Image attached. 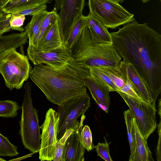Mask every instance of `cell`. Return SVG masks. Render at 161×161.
I'll return each mask as SVG.
<instances>
[{
    "instance_id": "obj_21",
    "label": "cell",
    "mask_w": 161,
    "mask_h": 161,
    "mask_svg": "<svg viewBox=\"0 0 161 161\" xmlns=\"http://www.w3.org/2000/svg\"><path fill=\"white\" fill-rule=\"evenodd\" d=\"M86 24V16L82 15L73 25L65 42L71 50L79 40L84 26Z\"/></svg>"
},
{
    "instance_id": "obj_9",
    "label": "cell",
    "mask_w": 161,
    "mask_h": 161,
    "mask_svg": "<svg viewBox=\"0 0 161 161\" xmlns=\"http://www.w3.org/2000/svg\"><path fill=\"white\" fill-rule=\"evenodd\" d=\"M59 118L55 110L50 108L47 112L43 124L40 127L41 147L39 152L41 161H53L56 143Z\"/></svg>"
},
{
    "instance_id": "obj_20",
    "label": "cell",
    "mask_w": 161,
    "mask_h": 161,
    "mask_svg": "<svg viewBox=\"0 0 161 161\" xmlns=\"http://www.w3.org/2000/svg\"><path fill=\"white\" fill-rule=\"evenodd\" d=\"M124 116L127 129L130 154L129 161H134L135 153L136 140L133 121L134 116L130 109L124 112Z\"/></svg>"
},
{
    "instance_id": "obj_26",
    "label": "cell",
    "mask_w": 161,
    "mask_h": 161,
    "mask_svg": "<svg viewBox=\"0 0 161 161\" xmlns=\"http://www.w3.org/2000/svg\"><path fill=\"white\" fill-rule=\"evenodd\" d=\"M90 75L93 76L107 85L111 92L119 91V88L115 85L110 78L98 67L89 68Z\"/></svg>"
},
{
    "instance_id": "obj_30",
    "label": "cell",
    "mask_w": 161,
    "mask_h": 161,
    "mask_svg": "<svg viewBox=\"0 0 161 161\" xmlns=\"http://www.w3.org/2000/svg\"><path fill=\"white\" fill-rule=\"evenodd\" d=\"M13 14L4 13L0 16V36L7 32L13 30L10 25Z\"/></svg>"
},
{
    "instance_id": "obj_23",
    "label": "cell",
    "mask_w": 161,
    "mask_h": 161,
    "mask_svg": "<svg viewBox=\"0 0 161 161\" xmlns=\"http://www.w3.org/2000/svg\"><path fill=\"white\" fill-rule=\"evenodd\" d=\"M19 107L17 103L11 100L0 101V116L14 118L17 115Z\"/></svg>"
},
{
    "instance_id": "obj_6",
    "label": "cell",
    "mask_w": 161,
    "mask_h": 161,
    "mask_svg": "<svg viewBox=\"0 0 161 161\" xmlns=\"http://www.w3.org/2000/svg\"><path fill=\"white\" fill-rule=\"evenodd\" d=\"M89 14L108 28L115 29L133 21L134 15L111 0H88Z\"/></svg>"
},
{
    "instance_id": "obj_29",
    "label": "cell",
    "mask_w": 161,
    "mask_h": 161,
    "mask_svg": "<svg viewBox=\"0 0 161 161\" xmlns=\"http://www.w3.org/2000/svg\"><path fill=\"white\" fill-rule=\"evenodd\" d=\"M105 142H99L96 146H94L98 156L106 161H113L110 156L109 148V144H108L106 138L104 137Z\"/></svg>"
},
{
    "instance_id": "obj_38",
    "label": "cell",
    "mask_w": 161,
    "mask_h": 161,
    "mask_svg": "<svg viewBox=\"0 0 161 161\" xmlns=\"http://www.w3.org/2000/svg\"><path fill=\"white\" fill-rule=\"evenodd\" d=\"M141 0L142 1V2L143 3H146L151 0ZM158 0L160 1H161V0Z\"/></svg>"
},
{
    "instance_id": "obj_39",
    "label": "cell",
    "mask_w": 161,
    "mask_h": 161,
    "mask_svg": "<svg viewBox=\"0 0 161 161\" xmlns=\"http://www.w3.org/2000/svg\"><path fill=\"white\" fill-rule=\"evenodd\" d=\"M12 0H7V1H6V2L4 4H5L7 3H8V2H10V1H12Z\"/></svg>"
},
{
    "instance_id": "obj_35",
    "label": "cell",
    "mask_w": 161,
    "mask_h": 161,
    "mask_svg": "<svg viewBox=\"0 0 161 161\" xmlns=\"http://www.w3.org/2000/svg\"><path fill=\"white\" fill-rule=\"evenodd\" d=\"M161 99H159V103L158 104V114L159 115L160 117H161Z\"/></svg>"
},
{
    "instance_id": "obj_5",
    "label": "cell",
    "mask_w": 161,
    "mask_h": 161,
    "mask_svg": "<svg viewBox=\"0 0 161 161\" xmlns=\"http://www.w3.org/2000/svg\"><path fill=\"white\" fill-rule=\"evenodd\" d=\"M31 67L27 56L14 49L0 62V73L6 86L11 90L19 89L29 76Z\"/></svg>"
},
{
    "instance_id": "obj_1",
    "label": "cell",
    "mask_w": 161,
    "mask_h": 161,
    "mask_svg": "<svg viewBox=\"0 0 161 161\" xmlns=\"http://www.w3.org/2000/svg\"><path fill=\"white\" fill-rule=\"evenodd\" d=\"M110 33L123 62L131 64L146 86L155 108L161 92V35L135 19Z\"/></svg>"
},
{
    "instance_id": "obj_18",
    "label": "cell",
    "mask_w": 161,
    "mask_h": 161,
    "mask_svg": "<svg viewBox=\"0 0 161 161\" xmlns=\"http://www.w3.org/2000/svg\"><path fill=\"white\" fill-rule=\"evenodd\" d=\"M49 12L47 10L32 16L31 21L24 28V32L27 35L29 45L36 47L42 24Z\"/></svg>"
},
{
    "instance_id": "obj_4",
    "label": "cell",
    "mask_w": 161,
    "mask_h": 161,
    "mask_svg": "<svg viewBox=\"0 0 161 161\" xmlns=\"http://www.w3.org/2000/svg\"><path fill=\"white\" fill-rule=\"evenodd\" d=\"M31 86V83L28 81L24 86L20 134L24 147L30 152L36 153L40 149L41 135L37 111L33 105Z\"/></svg>"
},
{
    "instance_id": "obj_13",
    "label": "cell",
    "mask_w": 161,
    "mask_h": 161,
    "mask_svg": "<svg viewBox=\"0 0 161 161\" xmlns=\"http://www.w3.org/2000/svg\"><path fill=\"white\" fill-rule=\"evenodd\" d=\"M86 86L96 103L106 113L108 111L111 101L109 87L97 77L89 75L85 79Z\"/></svg>"
},
{
    "instance_id": "obj_16",
    "label": "cell",
    "mask_w": 161,
    "mask_h": 161,
    "mask_svg": "<svg viewBox=\"0 0 161 161\" xmlns=\"http://www.w3.org/2000/svg\"><path fill=\"white\" fill-rule=\"evenodd\" d=\"M28 39L24 32L0 36V62L12 50L25 44Z\"/></svg>"
},
{
    "instance_id": "obj_3",
    "label": "cell",
    "mask_w": 161,
    "mask_h": 161,
    "mask_svg": "<svg viewBox=\"0 0 161 161\" xmlns=\"http://www.w3.org/2000/svg\"><path fill=\"white\" fill-rule=\"evenodd\" d=\"M72 51L73 61L84 68L101 66L119 67L122 59L113 44L102 45L94 42L86 24Z\"/></svg>"
},
{
    "instance_id": "obj_33",
    "label": "cell",
    "mask_w": 161,
    "mask_h": 161,
    "mask_svg": "<svg viewBox=\"0 0 161 161\" xmlns=\"http://www.w3.org/2000/svg\"><path fill=\"white\" fill-rule=\"evenodd\" d=\"M65 144L57 141L53 155V161H65L64 147Z\"/></svg>"
},
{
    "instance_id": "obj_12",
    "label": "cell",
    "mask_w": 161,
    "mask_h": 161,
    "mask_svg": "<svg viewBox=\"0 0 161 161\" xmlns=\"http://www.w3.org/2000/svg\"><path fill=\"white\" fill-rule=\"evenodd\" d=\"M80 121H78L73 128V131L66 140L64 147L65 161H84L86 149L83 147L80 138L83 122L85 116L82 115Z\"/></svg>"
},
{
    "instance_id": "obj_8",
    "label": "cell",
    "mask_w": 161,
    "mask_h": 161,
    "mask_svg": "<svg viewBox=\"0 0 161 161\" xmlns=\"http://www.w3.org/2000/svg\"><path fill=\"white\" fill-rule=\"evenodd\" d=\"M90 105V98L87 94L58 106L57 111L59 118L58 141L63 136L66 131L73 129L78 121V118L84 114Z\"/></svg>"
},
{
    "instance_id": "obj_15",
    "label": "cell",
    "mask_w": 161,
    "mask_h": 161,
    "mask_svg": "<svg viewBox=\"0 0 161 161\" xmlns=\"http://www.w3.org/2000/svg\"><path fill=\"white\" fill-rule=\"evenodd\" d=\"M86 25L94 42L102 45L113 44L110 33L108 28L90 14L86 16Z\"/></svg>"
},
{
    "instance_id": "obj_22",
    "label": "cell",
    "mask_w": 161,
    "mask_h": 161,
    "mask_svg": "<svg viewBox=\"0 0 161 161\" xmlns=\"http://www.w3.org/2000/svg\"><path fill=\"white\" fill-rule=\"evenodd\" d=\"M98 67L108 76L120 91L125 84L126 76L120 70L119 67L101 66Z\"/></svg>"
},
{
    "instance_id": "obj_27",
    "label": "cell",
    "mask_w": 161,
    "mask_h": 161,
    "mask_svg": "<svg viewBox=\"0 0 161 161\" xmlns=\"http://www.w3.org/2000/svg\"><path fill=\"white\" fill-rule=\"evenodd\" d=\"M34 0H13L1 6L4 13L14 14L20 11Z\"/></svg>"
},
{
    "instance_id": "obj_32",
    "label": "cell",
    "mask_w": 161,
    "mask_h": 161,
    "mask_svg": "<svg viewBox=\"0 0 161 161\" xmlns=\"http://www.w3.org/2000/svg\"><path fill=\"white\" fill-rule=\"evenodd\" d=\"M126 80L125 82L124 86L120 89V91L132 97L142 100L135 90L130 80L126 75Z\"/></svg>"
},
{
    "instance_id": "obj_7",
    "label": "cell",
    "mask_w": 161,
    "mask_h": 161,
    "mask_svg": "<svg viewBox=\"0 0 161 161\" xmlns=\"http://www.w3.org/2000/svg\"><path fill=\"white\" fill-rule=\"evenodd\" d=\"M135 118L137 126L144 139L147 140L157 127L156 108L142 100L118 91Z\"/></svg>"
},
{
    "instance_id": "obj_25",
    "label": "cell",
    "mask_w": 161,
    "mask_h": 161,
    "mask_svg": "<svg viewBox=\"0 0 161 161\" xmlns=\"http://www.w3.org/2000/svg\"><path fill=\"white\" fill-rule=\"evenodd\" d=\"M19 154L17 147L12 144L6 137L0 133V156L11 157Z\"/></svg>"
},
{
    "instance_id": "obj_17",
    "label": "cell",
    "mask_w": 161,
    "mask_h": 161,
    "mask_svg": "<svg viewBox=\"0 0 161 161\" xmlns=\"http://www.w3.org/2000/svg\"><path fill=\"white\" fill-rule=\"evenodd\" d=\"M63 42L60 36L57 20L35 47L40 51L47 52L61 46Z\"/></svg>"
},
{
    "instance_id": "obj_2",
    "label": "cell",
    "mask_w": 161,
    "mask_h": 161,
    "mask_svg": "<svg viewBox=\"0 0 161 161\" xmlns=\"http://www.w3.org/2000/svg\"><path fill=\"white\" fill-rule=\"evenodd\" d=\"M89 75V69L72 60L60 67L35 65L29 76L49 101L60 106L87 94L85 79Z\"/></svg>"
},
{
    "instance_id": "obj_14",
    "label": "cell",
    "mask_w": 161,
    "mask_h": 161,
    "mask_svg": "<svg viewBox=\"0 0 161 161\" xmlns=\"http://www.w3.org/2000/svg\"><path fill=\"white\" fill-rule=\"evenodd\" d=\"M119 68L129 78L135 90L142 100L152 105V100L147 88L133 65L121 61Z\"/></svg>"
},
{
    "instance_id": "obj_37",
    "label": "cell",
    "mask_w": 161,
    "mask_h": 161,
    "mask_svg": "<svg viewBox=\"0 0 161 161\" xmlns=\"http://www.w3.org/2000/svg\"><path fill=\"white\" fill-rule=\"evenodd\" d=\"M4 13L2 10L1 6H0V16L2 15Z\"/></svg>"
},
{
    "instance_id": "obj_19",
    "label": "cell",
    "mask_w": 161,
    "mask_h": 161,
    "mask_svg": "<svg viewBox=\"0 0 161 161\" xmlns=\"http://www.w3.org/2000/svg\"><path fill=\"white\" fill-rule=\"evenodd\" d=\"M136 140L135 153L134 161H153L152 153L147 141L139 130L134 117Z\"/></svg>"
},
{
    "instance_id": "obj_34",
    "label": "cell",
    "mask_w": 161,
    "mask_h": 161,
    "mask_svg": "<svg viewBox=\"0 0 161 161\" xmlns=\"http://www.w3.org/2000/svg\"><path fill=\"white\" fill-rule=\"evenodd\" d=\"M161 122L160 119L159 124L157 125L158 128V140L156 149V155L157 160L161 161Z\"/></svg>"
},
{
    "instance_id": "obj_31",
    "label": "cell",
    "mask_w": 161,
    "mask_h": 161,
    "mask_svg": "<svg viewBox=\"0 0 161 161\" xmlns=\"http://www.w3.org/2000/svg\"><path fill=\"white\" fill-rule=\"evenodd\" d=\"M25 16L19 15L17 14H13L10 20V25L13 30L18 31L22 32L24 31V28L22 27L25 20Z\"/></svg>"
},
{
    "instance_id": "obj_40",
    "label": "cell",
    "mask_w": 161,
    "mask_h": 161,
    "mask_svg": "<svg viewBox=\"0 0 161 161\" xmlns=\"http://www.w3.org/2000/svg\"><path fill=\"white\" fill-rule=\"evenodd\" d=\"M6 161L4 159H3L2 158H0V161Z\"/></svg>"
},
{
    "instance_id": "obj_24",
    "label": "cell",
    "mask_w": 161,
    "mask_h": 161,
    "mask_svg": "<svg viewBox=\"0 0 161 161\" xmlns=\"http://www.w3.org/2000/svg\"><path fill=\"white\" fill-rule=\"evenodd\" d=\"M58 14L57 11L53 10L49 12L42 24L37 40L36 46L53 25L58 20Z\"/></svg>"
},
{
    "instance_id": "obj_10",
    "label": "cell",
    "mask_w": 161,
    "mask_h": 161,
    "mask_svg": "<svg viewBox=\"0 0 161 161\" xmlns=\"http://www.w3.org/2000/svg\"><path fill=\"white\" fill-rule=\"evenodd\" d=\"M53 10L60 9L58 25L60 34L63 42L66 41L75 22L82 15L85 0H54Z\"/></svg>"
},
{
    "instance_id": "obj_28",
    "label": "cell",
    "mask_w": 161,
    "mask_h": 161,
    "mask_svg": "<svg viewBox=\"0 0 161 161\" xmlns=\"http://www.w3.org/2000/svg\"><path fill=\"white\" fill-rule=\"evenodd\" d=\"M80 138L82 144L88 152L93 149L94 145L92 143V133L88 125H86L82 128Z\"/></svg>"
},
{
    "instance_id": "obj_11",
    "label": "cell",
    "mask_w": 161,
    "mask_h": 161,
    "mask_svg": "<svg viewBox=\"0 0 161 161\" xmlns=\"http://www.w3.org/2000/svg\"><path fill=\"white\" fill-rule=\"evenodd\" d=\"M27 52L28 59L34 65L44 64L60 67L73 60L72 50L64 42L61 46L47 52L40 51L35 47L29 45Z\"/></svg>"
},
{
    "instance_id": "obj_36",
    "label": "cell",
    "mask_w": 161,
    "mask_h": 161,
    "mask_svg": "<svg viewBox=\"0 0 161 161\" xmlns=\"http://www.w3.org/2000/svg\"><path fill=\"white\" fill-rule=\"evenodd\" d=\"M111 0L113 1H114V2L118 3H122L125 1V0Z\"/></svg>"
}]
</instances>
